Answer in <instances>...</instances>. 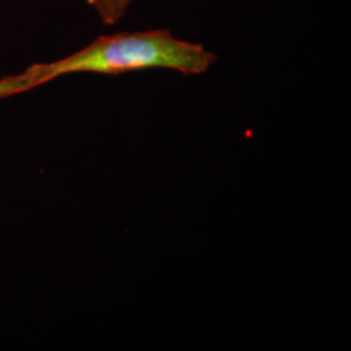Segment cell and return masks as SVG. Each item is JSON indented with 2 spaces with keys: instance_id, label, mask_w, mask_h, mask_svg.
<instances>
[{
  "instance_id": "obj_1",
  "label": "cell",
  "mask_w": 351,
  "mask_h": 351,
  "mask_svg": "<svg viewBox=\"0 0 351 351\" xmlns=\"http://www.w3.org/2000/svg\"><path fill=\"white\" fill-rule=\"evenodd\" d=\"M216 62L217 55L201 43L178 39L167 29H154L101 36L69 56L51 63L33 64L29 69L45 85L75 73L117 75L145 69H169L198 75L206 73Z\"/></svg>"
},
{
  "instance_id": "obj_3",
  "label": "cell",
  "mask_w": 351,
  "mask_h": 351,
  "mask_svg": "<svg viewBox=\"0 0 351 351\" xmlns=\"http://www.w3.org/2000/svg\"><path fill=\"white\" fill-rule=\"evenodd\" d=\"M97 11L104 25L117 24L125 16L134 0H86Z\"/></svg>"
},
{
  "instance_id": "obj_2",
  "label": "cell",
  "mask_w": 351,
  "mask_h": 351,
  "mask_svg": "<svg viewBox=\"0 0 351 351\" xmlns=\"http://www.w3.org/2000/svg\"><path fill=\"white\" fill-rule=\"evenodd\" d=\"M42 81L29 68L19 75H5L0 78V99L23 94L42 86Z\"/></svg>"
}]
</instances>
